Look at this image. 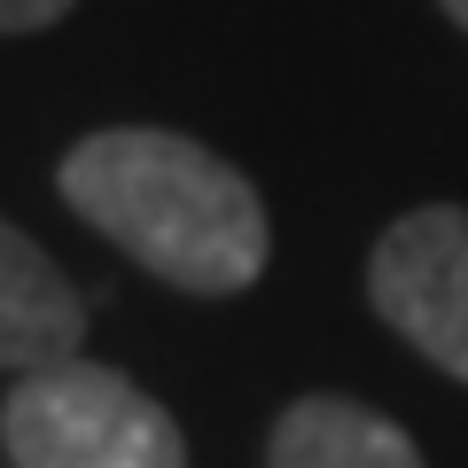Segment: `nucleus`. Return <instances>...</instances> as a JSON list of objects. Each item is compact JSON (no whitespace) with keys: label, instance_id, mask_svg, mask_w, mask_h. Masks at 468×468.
I'll return each instance as SVG.
<instances>
[{"label":"nucleus","instance_id":"1","mask_svg":"<svg viewBox=\"0 0 468 468\" xmlns=\"http://www.w3.org/2000/svg\"><path fill=\"white\" fill-rule=\"evenodd\" d=\"M63 203L187 297H242L273 250L258 187L165 125L86 133L63 156Z\"/></svg>","mask_w":468,"mask_h":468},{"label":"nucleus","instance_id":"2","mask_svg":"<svg viewBox=\"0 0 468 468\" xmlns=\"http://www.w3.org/2000/svg\"><path fill=\"white\" fill-rule=\"evenodd\" d=\"M0 445L16 468H187V437L141 383L94 359L32 367L0 406Z\"/></svg>","mask_w":468,"mask_h":468},{"label":"nucleus","instance_id":"3","mask_svg":"<svg viewBox=\"0 0 468 468\" xmlns=\"http://www.w3.org/2000/svg\"><path fill=\"white\" fill-rule=\"evenodd\" d=\"M367 297L406 344L468 383V211L461 203H421L390 218L367 258Z\"/></svg>","mask_w":468,"mask_h":468},{"label":"nucleus","instance_id":"4","mask_svg":"<svg viewBox=\"0 0 468 468\" xmlns=\"http://www.w3.org/2000/svg\"><path fill=\"white\" fill-rule=\"evenodd\" d=\"M79 335H86L79 289L63 282V266L32 234L0 218V367H16V375L55 367V359L79 351Z\"/></svg>","mask_w":468,"mask_h":468},{"label":"nucleus","instance_id":"5","mask_svg":"<svg viewBox=\"0 0 468 468\" xmlns=\"http://www.w3.org/2000/svg\"><path fill=\"white\" fill-rule=\"evenodd\" d=\"M266 468H421V452L359 399H297L266 437Z\"/></svg>","mask_w":468,"mask_h":468},{"label":"nucleus","instance_id":"6","mask_svg":"<svg viewBox=\"0 0 468 468\" xmlns=\"http://www.w3.org/2000/svg\"><path fill=\"white\" fill-rule=\"evenodd\" d=\"M70 8H79V0H0V32H48Z\"/></svg>","mask_w":468,"mask_h":468},{"label":"nucleus","instance_id":"7","mask_svg":"<svg viewBox=\"0 0 468 468\" xmlns=\"http://www.w3.org/2000/svg\"><path fill=\"white\" fill-rule=\"evenodd\" d=\"M437 8H445V16H452V24L468 32V0H437Z\"/></svg>","mask_w":468,"mask_h":468}]
</instances>
